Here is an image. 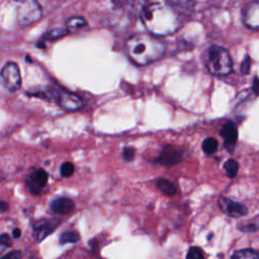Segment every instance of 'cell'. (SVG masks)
<instances>
[{
    "instance_id": "30bf717a",
    "label": "cell",
    "mask_w": 259,
    "mask_h": 259,
    "mask_svg": "<svg viewBox=\"0 0 259 259\" xmlns=\"http://www.w3.org/2000/svg\"><path fill=\"white\" fill-rule=\"evenodd\" d=\"M220 135L223 138L225 149L230 154H232L235 150L237 139H238V130H237L236 123L232 120L227 121L223 125V127L220 132Z\"/></svg>"
},
{
    "instance_id": "d4e9b609",
    "label": "cell",
    "mask_w": 259,
    "mask_h": 259,
    "mask_svg": "<svg viewBox=\"0 0 259 259\" xmlns=\"http://www.w3.org/2000/svg\"><path fill=\"white\" fill-rule=\"evenodd\" d=\"M135 154H136V151L132 147H125L122 150V157L125 161H132L135 158Z\"/></svg>"
},
{
    "instance_id": "4dcf8cb0",
    "label": "cell",
    "mask_w": 259,
    "mask_h": 259,
    "mask_svg": "<svg viewBox=\"0 0 259 259\" xmlns=\"http://www.w3.org/2000/svg\"><path fill=\"white\" fill-rule=\"evenodd\" d=\"M127 0H112V2H113V4H115L117 7H120V6H122L125 2H126Z\"/></svg>"
},
{
    "instance_id": "7402d4cb",
    "label": "cell",
    "mask_w": 259,
    "mask_h": 259,
    "mask_svg": "<svg viewBox=\"0 0 259 259\" xmlns=\"http://www.w3.org/2000/svg\"><path fill=\"white\" fill-rule=\"evenodd\" d=\"M187 259H203L204 255L200 248L198 247H190L186 254Z\"/></svg>"
},
{
    "instance_id": "603a6c76",
    "label": "cell",
    "mask_w": 259,
    "mask_h": 259,
    "mask_svg": "<svg viewBox=\"0 0 259 259\" xmlns=\"http://www.w3.org/2000/svg\"><path fill=\"white\" fill-rule=\"evenodd\" d=\"M74 169H75V167H74L73 163L65 162L62 164L60 172L63 177H70L74 173Z\"/></svg>"
},
{
    "instance_id": "2e32d148",
    "label": "cell",
    "mask_w": 259,
    "mask_h": 259,
    "mask_svg": "<svg viewBox=\"0 0 259 259\" xmlns=\"http://www.w3.org/2000/svg\"><path fill=\"white\" fill-rule=\"evenodd\" d=\"M201 148H202V151L206 155H211V154L215 153L218 150V141L212 137L205 138L202 142Z\"/></svg>"
},
{
    "instance_id": "277c9868",
    "label": "cell",
    "mask_w": 259,
    "mask_h": 259,
    "mask_svg": "<svg viewBox=\"0 0 259 259\" xmlns=\"http://www.w3.org/2000/svg\"><path fill=\"white\" fill-rule=\"evenodd\" d=\"M17 19L22 25H29L39 20L41 8L35 0H16Z\"/></svg>"
},
{
    "instance_id": "5b68a950",
    "label": "cell",
    "mask_w": 259,
    "mask_h": 259,
    "mask_svg": "<svg viewBox=\"0 0 259 259\" xmlns=\"http://www.w3.org/2000/svg\"><path fill=\"white\" fill-rule=\"evenodd\" d=\"M1 78L4 86L9 91H16L21 86V76L18 66L13 63H7L1 70Z\"/></svg>"
},
{
    "instance_id": "7c38bea8",
    "label": "cell",
    "mask_w": 259,
    "mask_h": 259,
    "mask_svg": "<svg viewBox=\"0 0 259 259\" xmlns=\"http://www.w3.org/2000/svg\"><path fill=\"white\" fill-rule=\"evenodd\" d=\"M181 159L182 154L178 151V149L171 145H167L162 149L157 161L160 164L169 167L178 164L181 161Z\"/></svg>"
},
{
    "instance_id": "3957f363",
    "label": "cell",
    "mask_w": 259,
    "mask_h": 259,
    "mask_svg": "<svg viewBox=\"0 0 259 259\" xmlns=\"http://www.w3.org/2000/svg\"><path fill=\"white\" fill-rule=\"evenodd\" d=\"M206 67L214 76H228L233 71V60L229 51L223 47L211 46L207 50Z\"/></svg>"
},
{
    "instance_id": "52a82bcc",
    "label": "cell",
    "mask_w": 259,
    "mask_h": 259,
    "mask_svg": "<svg viewBox=\"0 0 259 259\" xmlns=\"http://www.w3.org/2000/svg\"><path fill=\"white\" fill-rule=\"evenodd\" d=\"M218 205L224 213L231 218H242L248 213V209L244 204L226 196H221L218 199Z\"/></svg>"
},
{
    "instance_id": "8fae6325",
    "label": "cell",
    "mask_w": 259,
    "mask_h": 259,
    "mask_svg": "<svg viewBox=\"0 0 259 259\" xmlns=\"http://www.w3.org/2000/svg\"><path fill=\"white\" fill-rule=\"evenodd\" d=\"M242 19L244 24L251 29H258L259 27V4L258 1L248 3L242 11Z\"/></svg>"
},
{
    "instance_id": "4fadbf2b",
    "label": "cell",
    "mask_w": 259,
    "mask_h": 259,
    "mask_svg": "<svg viewBox=\"0 0 259 259\" xmlns=\"http://www.w3.org/2000/svg\"><path fill=\"white\" fill-rule=\"evenodd\" d=\"M75 207L74 201L69 197H59L52 201L51 210L57 214H66Z\"/></svg>"
},
{
    "instance_id": "44dd1931",
    "label": "cell",
    "mask_w": 259,
    "mask_h": 259,
    "mask_svg": "<svg viewBox=\"0 0 259 259\" xmlns=\"http://www.w3.org/2000/svg\"><path fill=\"white\" fill-rule=\"evenodd\" d=\"M169 5L173 8H180V9H186L189 8L192 5L193 0H167Z\"/></svg>"
},
{
    "instance_id": "5bb4252c",
    "label": "cell",
    "mask_w": 259,
    "mask_h": 259,
    "mask_svg": "<svg viewBox=\"0 0 259 259\" xmlns=\"http://www.w3.org/2000/svg\"><path fill=\"white\" fill-rule=\"evenodd\" d=\"M87 26L86 20L81 16H73L67 21L68 32H77Z\"/></svg>"
},
{
    "instance_id": "f1b7e54d",
    "label": "cell",
    "mask_w": 259,
    "mask_h": 259,
    "mask_svg": "<svg viewBox=\"0 0 259 259\" xmlns=\"http://www.w3.org/2000/svg\"><path fill=\"white\" fill-rule=\"evenodd\" d=\"M258 83H259L258 78H257V76H255V77H254V81H253V87H252V89H253V91H254V93H255L256 96L258 95Z\"/></svg>"
},
{
    "instance_id": "6da1fadb",
    "label": "cell",
    "mask_w": 259,
    "mask_h": 259,
    "mask_svg": "<svg viewBox=\"0 0 259 259\" xmlns=\"http://www.w3.org/2000/svg\"><path fill=\"white\" fill-rule=\"evenodd\" d=\"M141 19L147 30L155 36H166L174 33L180 20L176 10L169 4L151 3L141 12Z\"/></svg>"
},
{
    "instance_id": "cb8c5ba5",
    "label": "cell",
    "mask_w": 259,
    "mask_h": 259,
    "mask_svg": "<svg viewBox=\"0 0 259 259\" xmlns=\"http://www.w3.org/2000/svg\"><path fill=\"white\" fill-rule=\"evenodd\" d=\"M11 246V238L7 234H2L0 236V255Z\"/></svg>"
},
{
    "instance_id": "8992f818",
    "label": "cell",
    "mask_w": 259,
    "mask_h": 259,
    "mask_svg": "<svg viewBox=\"0 0 259 259\" xmlns=\"http://www.w3.org/2000/svg\"><path fill=\"white\" fill-rule=\"evenodd\" d=\"M56 102L65 110L75 111L83 107V101L79 95L67 91L65 89L58 88V95Z\"/></svg>"
},
{
    "instance_id": "484cf974",
    "label": "cell",
    "mask_w": 259,
    "mask_h": 259,
    "mask_svg": "<svg viewBox=\"0 0 259 259\" xmlns=\"http://www.w3.org/2000/svg\"><path fill=\"white\" fill-rule=\"evenodd\" d=\"M251 69V59L249 56H246L244 61L241 64V73L244 75H248Z\"/></svg>"
},
{
    "instance_id": "f546056e",
    "label": "cell",
    "mask_w": 259,
    "mask_h": 259,
    "mask_svg": "<svg viewBox=\"0 0 259 259\" xmlns=\"http://www.w3.org/2000/svg\"><path fill=\"white\" fill-rule=\"evenodd\" d=\"M8 209V203L6 201H0V210L1 211H6Z\"/></svg>"
},
{
    "instance_id": "9c48e42d",
    "label": "cell",
    "mask_w": 259,
    "mask_h": 259,
    "mask_svg": "<svg viewBox=\"0 0 259 259\" xmlns=\"http://www.w3.org/2000/svg\"><path fill=\"white\" fill-rule=\"evenodd\" d=\"M48 183V173L41 169L32 170L26 179V184L32 194H38Z\"/></svg>"
},
{
    "instance_id": "ac0fdd59",
    "label": "cell",
    "mask_w": 259,
    "mask_h": 259,
    "mask_svg": "<svg viewBox=\"0 0 259 259\" xmlns=\"http://www.w3.org/2000/svg\"><path fill=\"white\" fill-rule=\"evenodd\" d=\"M80 239L79 235L75 231H66L61 234L60 236V243L61 244H74L78 242Z\"/></svg>"
},
{
    "instance_id": "83f0119b",
    "label": "cell",
    "mask_w": 259,
    "mask_h": 259,
    "mask_svg": "<svg viewBox=\"0 0 259 259\" xmlns=\"http://www.w3.org/2000/svg\"><path fill=\"white\" fill-rule=\"evenodd\" d=\"M5 258H12V259H19L21 257V253L18 251V250H15V251H12L6 255H4Z\"/></svg>"
},
{
    "instance_id": "4316f807",
    "label": "cell",
    "mask_w": 259,
    "mask_h": 259,
    "mask_svg": "<svg viewBox=\"0 0 259 259\" xmlns=\"http://www.w3.org/2000/svg\"><path fill=\"white\" fill-rule=\"evenodd\" d=\"M239 230L245 233H252V232H256L257 231V226L250 224V225H244V226H239Z\"/></svg>"
},
{
    "instance_id": "1f68e13d",
    "label": "cell",
    "mask_w": 259,
    "mask_h": 259,
    "mask_svg": "<svg viewBox=\"0 0 259 259\" xmlns=\"http://www.w3.org/2000/svg\"><path fill=\"white\" fill-rule=\"evenodd\" d=\"M20 234H21V232H20L19 229H14L13 232H12V236H13L14 238H19V237H20Z\"/></svg>"
},
{
    "instance_id": "7a4b0ae2",
    "label": "cell",
    "mask_w": 259,
    "mask_h": 259,
    "mask_svg": "<svg viewBox=\"0 0 259 259\" xmlns=\"http://www.w3.org/2000/svg\"><path fill=\"white\" fill-rule=\"evenodd\" d=\"M125 53L130 60L144 66L160 60L166 52L165 45L151 33H136L125 41Z\"/></svg>"
},
{
    "instance_id": "e0dca14e",
    "label": "cell",
    "mask_w": 259,
    "mask_h": 259,
    "mask_svg": "<svg viewBox=\"0 0 259 259\" xmlns=\"http://www.w3.org/2000/svg\"><path fill=\"white\" fill-rule=\"evenodd\" d=\"M224 169L229 178H235L239 171V164L234 159H229L224 164Z\"/></svg>"
},
{
    "instance_id": "ffe728a7",
    "label": "cell",
    "mask_w": 259,
    "mask_h": 259,
    "mask_svg": "<svg viewBox=\"0 0 259 259\" xmlns=\"http://www.w3.org/2000/svg\"><path fill=\"white\" fill-rule=\"evenodd\" d=\"M67 33H68L67 28L58 27V28H54V29L48 31V32L44 35V37H45L46 39L53 40V39H57V38L63 37V36H65Z\"/></svg>"
},
{
    "instance_id": "d6986e66",
    "label": "cell",
    "mask_w": 259,
    "mask_h": 259,
    "mask_svg": "<svg viewBox=\"0 0 259 259\" xmlns=\"http://www.w3.org/2000/svg\"><path fill=\"white\" fill-rule=\"evenodd\" d=\"M231 258L233 259H252L258 258V253L253 249H243L236 251Z\"/></svg>"
},
{
    "instance_id": "ba28073f",
    "label": "cell",
    "mask_w": 259,
    "mask_h": 259,
    "mask_svg": "<svg viewBox=\"0 0 259 259\" xmlns=\"http://www.w3.org/2000/svg\"><path fill=\"white\" fill-rule=\"evenodd\" d=\"M60 222L54 219H41L34 223L32 227V235L36 242H40L52 234L59 226Z\"/></svg>"
},
{
    "instance_id": "9a60e30c",
    "label": "cell",
    "mask_w": 259,
    "mask_h": 259,
    "mask_svg": "<svg viewBox=\"0 0 259 259\" xmlns=\"http://www.w3.org/2000/svg\"><path fill=\"white\" fill-rule=\"evenodd\" d=\"M157 186L166 195H174L176 193V187L166 178H159L157 180Z\"/></svg>"
}]
</instances>
